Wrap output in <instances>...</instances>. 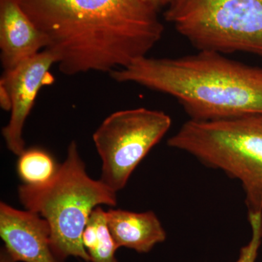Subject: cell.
I'll return each mask as SVG.
<instances>
[{
	"label": "cell",
	"mask_w": 262,
	"mask_h": 262,
	"mask_svg": "<svg viewBox=\"0 0 262 262\" xmlns=\"http://www.w3.org/2000/svg\"><path fill=\"white\" fill-rule=\"evenodd\" d=\"M47 39L60 72H112L146 56L163 36L145 0H16Z\"/></svg>",
	"instance_id": "1"
},
{
	"label": "cell",
	"mask_w": 262,
	"mask_h": 262,
	"mask_svg": "<svg viewBox=\"0 0 262 262\" xmlns=\"http://www.w3.org/2000/svg\"><path fill=\"white\" fill-rule=\"evenodd\" d=\"M118 82H133L177 99L195 121L262 114V67L225 54L198 51L177 58H138L110 72Z\"/></svg>",
	"instance_id": "2"
},
{
	"label": "cell",
	"mask_w": 262,
	"mask_h": 262,
	"mask_svg": "<svg viewBox=\"0 0 262 262\" xmlns=\"http://www.w3.org/2000/svg\"><path fill=\"white\" fill-rule=\"evenodd\" d=\"M117 192L102 181L89 177L75 141L56 177L47 185L20 186L18 196L26 210L47 221L55 257L64 262L70 256L91 262L82 234L93 211L100 205L115 206Z\"/></svg>",
	"instance_id": "3"
},
{
	"label": "cell",
	"mask_w": 262,
	"mask_h": 262,
	"mask_svg": "<svg viewBox=\"0 0 262 262\" xmlns=\"http://www.w3.org/2000/svg\"><path fill=\"white\" fill-rule=\"evenodd\" d=\"M168 145L239 181L248 213L262 212V114L226 120H189Z\"/></svg>",
	"instance_id": "4"
},
{
	"label": "cell",
	"mask_w": 262,
	"mask_h": 262,
	"mask_svg": "<svg viewBox=\"0 0 262 262\" xmlns=\"http://www.w3.org/2000/svg\"><path fill=\"white\" fill-rule=\"evenodd\" d=\"M164 17L198 51L262 58V0H169Z\"/></svg>",
	"instance_id": "5"
},
{
	"label": "cell",
	"mask_w": 262,
	"mask_h": 262,
	"mask_svg": "<svg viewBox=\"0 0 262 262\" xmlns=\"http://www.w3.org/2000/svg\"><path fill=\"white\" fill-rule=\"evenodd\" d=\"M171 124L167 114L144 107L117 111L106 117L93 135L102 161L101 180L115 192L123 189Z\"/></svg>",
	"instance_id": "6"
},
{
	"label": "cell",
	"mask_w": 262,
	"mask_h": 262,
	"mask_svg": "<svg viewBox=\"0 0 262 262\" xmlns=\"http://www.w3.org/2000/svg\"><path fill=\"white\" fill-rule=\"evenodd\" d=\"M56 63L53 53L44 50L12 70L5 71L0 84L8 90L11 99L10 118L3 127V136L7 147L15 155L26 149L23 129L32 111L38 94L45 86L55 82L51 73L52 66Z\"/></svg>",
	"instance_id": "7"
},
{
	"label": "cell",
	"mask_w": 262,
	"mask_h": 262,
	"mask_svg": "<svg viewBox=\"0 0 262 262\" xmlns=\"http://www.w3.org/2000/svg\"><path fill=\"white\" fill-rule=\"evenodd\" d=\"M0 236L14 262H59L52 251L47 221L32 211L1 203Z\"/></svg>",
	"instance_id": "8"
},
{
	"label": "cell",
	"mask_w": 262,
	"mask_h": 262,
	"mask_svg": "<svg viewBox=\"0 0 262 262\" xmlns=\"http://www.w3.org/2000/svg\"><path fill=\"white\" fill-rule=\"evenodd\" d=\"M47 39L16 0H0V50L5 71L46 49Z\"/></svg>",
	"instance_id": "9"
},
{
	"label": "cell",
	"mask_w": 262,
	"mask_h": 262,
	"mask_svg": "<svg viewBox=\"0 0 262 262\" xmlns=\"http://www.w3.org/2000/svg\"><path fill=\"white\" fill-rule=\"evenodd\" d=\"M108 228L117 247L148 253L166 239V232L154 212L135 213L122 209L106 211Z\"/></svg>",
	"instance_id": "10"
},
{
	"label": "cell",
	"mask_w": 262,
	"mask_h": 262,
	"mask_svg": "<svg viewBox=\"0 0 262 262\" xmlns=\"http://www.w3.org/2000/svg\"><path fill=\"white\" fill-rule=\"evenodd\" d=\"M82 244L91 262H118L115 256L118 249L108 228L106 211L96 207L82 234Z\"/></svg>",
	"instance_id": "11"
},
{
	"label": "cell",
	"mask_w": 262,
	"mask_h": 262,
	"mask_svg": "<svg viewBox=\"0 0 262 262\" xmlns=\"http://www.w3.org/2000/svg\"><path fill=\"white\" fill-rule=\"evenodd\" d=\"M59 168L60 164L48 151L38 147L24 150L17 162L18 177L29 187L47 185L56 177Z\"/></svg>",
	"instance_id": "12"
},
{
	"label": "cell",
	"mask_w": 262,
	"mask_h": 262,
	"mask_svg": "<svg viewBox=\"0 0 262 262\" xmlns=\"http://www.w3.org/2000/svg\"><path fill=\"white\" fill-rule=\"evenodd\" d=\"M252 237L246 246L241 248L238 259L235 262H256L262 241V212L248 213Z\"/></svg>",
	"instance_id": "13"
},
{
	"label": "cell",
	"mask_w": 262,
	"mask_h": 262,
	"mask_svg": "<svg viewBox=\"0 0 262 262\" xmlns=\"http://www.w3.org/2000/svg\"><path fill=\"white\" fill-rule=\"evenodd\" d=\"M0 103L2 108L5 111H10L11 110V99L9 93L3 84H0Z\"/></svg>",
	"instance_id": "14"
},
{
	"label": "cell",
	"mask_w": 262,
	"mask_h": 262,
	"mask_svg": "<svg viewBox=\"0 0 262 262\" xmlns=\"http://www.w3.org/2000/svg\"><path fill=\"white\" fill-rule=\"evenodd\" d=\"M145 1L148 4L155 8V9L159 10L161 7L165 6V5L168 4L169 0H145Z\"/></svg>",
	"instance_id": "15"
}]
</instances>
